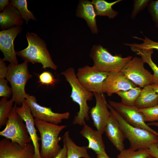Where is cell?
Instances as JSON below:
<instances>
[{"mask_svg":"<svg viewBox=\"0 0 158 158\" xmlns=\"http://www.w3.org/2000/svg\"><path fill=\"white\" fill-rule=\"evenodd\" d=\"M9 3V1L8 0H0V11L2 12L5 8L8 5Z\"/></svg>","mask_w":158,"mask_h":158,"instance_id":"74e56055","label":"cell"},{"mask_svg":"<svg viewBox=\"0 0 158 158\" xmlns=\"http://www.w3.org/2000/svg\"><path fill=\"white\" fill-rule=\"evenodd\" d=\"M109 73L99 71L94 66L85 65L78 69L76 75L80 83L88 91L102 93L103 83Z\"/></svg>","mask_w":158,"mask_h":158,"instance_id":"ba28073f","label":"cell"},{"mask_svg":"<svg viewBox=\"0 0 158 158\" xmlns=\"http://www.w3.org/2000/svg\"><path fill=\"white\" fill-rule=\"evenodd\" d=\"M20 12L9 3L0 13V29L7 28L13 26H21L23 23Z\"/></svg>","mask_w":158,"mask_h":158,"instance_id":"ffe728a7","label":"cell"},{"mask_svg":"<svg viewBox=\"0 0 158 158\" xmlns=\"http://www.w3.org/2000/svg\"><path fill=\"white\" fill-rule=\"evenodd\" d=\"M147 158H155L153 157L150 155Z\"/></svg>","mask_w":158,"mask_h":158,"instance_id":"b9f144b4","label":"cell"},{"mask_svg":"<svg viewBox=\"0 0 158 158\" xmlns=\"http://www.w3.org/2000/svg\"><path fill=\"white\" fill-rule=\"evenodd\" d=\"M80 133L88 141V145L86 147L87 149H92L97 155L106 154L102 134L101 133L93 130L85 123Z\"/></svg>","mask_w":158,"mask_h":158,"instance_id":"ac0fdd59","label":"cell"},{"mask_svg":"<svg viewBox=\"0 0 158 158\" xmlns=\"http://www.w3.org/2000/svg\"><path fill=\"white\" fill-rule=\"evenodd\" d=\"M151 85L153 89H154L155 91L156 92L158 96V85L153 84H151Z\"/></svg>","mask_w":158,"mask_h":158,"instance_id":"ab89813d","label":"cell"},{"mask_svg":"<svg viewBox=\"0 0 158 158\" xmlns=\"http://www.w3.org/2000/svg\"><path fill=\"white\" fill-rule=\"evenodd\" d=\"M13 99L2 97L0 100V128L6 126L13 107Z\"/></svg>","mask_w":158,"mask_h":158,"instance_id":"d4e9b609","label":"cell"},{"mask_svg":"<svg viewBox=\"0 0 158 158\" xmlns=\"http://www.w3.org/2000/svg\"><path fill=\"white\" fill-rule=\"evenodd\" d=\"M16 110L17 114L24 121L31 138L34 148V158H42L40 154L39 143L40 139L37 135L35 119L34 118L29 106L24 101L20 107H18L16 105Z\"/></svg>","mask_w":158,"mask_h":158,"instance_id":"2e32d148","label":"cell"},{"mask_svg":"<svg viewBox=\"0 0 158 158\" xmlns=\"http://www.w3.org/2000/svg\"><path fill=\"white\" fill-rule=\"evenodd\" d=\"M137 87L121 71L109 73L103 86V93L108 96L120 91H126Z\"/></svg>","mask_w":158,"mask_h":158,"instance_id":"9a60e30c","label":"cell"},{"mask_svg":"<svg viewBox=\"0 0 158 158\" xmlns=\"http://www.w3.org/2000/svg\"><path fill=\"white\" fill-rule=\"evenodd\" d=\"M53 158H67V149L64 144L57 155Z\"/></svg>","mask_w":158,"mask_h":158,"instance_id":"8d00e7d4","label":"cell"},{"mask_svg":"<svg viewBox=\"0 0 158 158\" xmlns=\"http://www.w3.org/2000/svg\"><path fill=\"white\" fill-rule=\"evenodd\" d=\"M150 155L155 158H158V143L151 145L148 148Z\"/></svg>","mask_w":158,"mask_h":158,"instance_id":"d590c367","label":"cell"},{"mask_svg":"<svg viewBox=\"0 0 158 158\" xmlns=\"http://www.w3.org/2000/svg\"><path fill=\"white\" fill-rule=\"evenodd\" d=\"M8 71V67L2 59H0V79L6 78Z\"/></svg>","mask_w":158,"mask_h":158,"instance_id":"e575fe53","label":"cell"},{"mask_svg":"<svg viewBox=\"0 0 158 158\" xmlns=\"http://www.w3.org/2000/svg\"><path fill=\"white\" fill-rule=\"evenodd\" d=\"M29 106L32 114L35 118L42 121L58 125L63 120L68 119L70 116L68 112L59 113L53 112L51 107L42 106L38 104L35 96L28 95L25 100Z\"/></svg>","mask_w":158,"mask_h":158,"instance_id":"8fae6325","label":"cell"},{"mask_svg":"<svg viewBox=\"0 0 158 158\" xmlns=\"http://www.w3.org/2000/svg\"><path fill=\"white\" fill-rule=\"evenodd\" d=\"M147 8L155 26L158 27V0H150Z\"/></svg>","mask_w":158,"mask_h":158,"instance_id":"1f68e13d","label":"cell"},{"mask_svg":"<svg viewBox=\"0 0 158 158\" xmlns=\"http://www.w3.org/2000/svg\"><path fill=\"white\" fill-rule=\"evenodd\" d=\"M61 74L64 76L71 87L70 97L79 106V110L74 117L73 123L83 126L85 123V120L87 121L90 119L88 113L90 108L87 102L92 99L94 94L88 91L80 83L73 68H68L62 72Z\"/></svg>","mask_w":158,"mask_h":158,"instance_id":"6da1fadb","label":"cell"},{"mask_svg":"<svg viewBox=\"0 0 158 158\" xmlns=\"http://www.w3.org/2000/svg\"><path fill=\"white\" fill-rule=\"evenodd\" d=\"M39 82L42 84L47 85H53L55 82L52 74L49 71H44L39 76Z\"/></svg>","mask_w":158,"mask_h":158,"instance_id":"836d02e7","label":"cell"},{"mask_svg":"<svg viewBox=\"0 0 158 158\" xmlns=\"http://www.w3.org/2000/svg\"><path fill=\"white\" fill-rule=\"evenodd\" d=\"M142 89L136 87L126 91H120L117 94L121 98V102L129 105H134Z\"/></svg>","mask_w":158,"mask_h":158,"instance_id":"4316f807","label":"cell"},{"mask_svg":"<svg viewBox=\"0 0 158 158\" xmlns=\"http://www.w3.org/2000/svg\"><path fill=\"white\" fill-rule=\"evenodd\" d=\"M62 138L67 149V158H91L86 147L77 145L70 138L69 131L65 133Z\"/></svg>","mask_w":158,"mask_h":158,"instance_id":"7402d4cb","label":"cell"},{"mask_svg":"<svg viewBox=\"0 0 158 158\" xmlns=\"http://www.w3.org/2000/svg\"><path fill=\"white\" fill-rule=\"evenodd\" d=\"M34 119L36 127L40 135L41 158H53L55 157L61 149L59 144L61 139L59 134L67 126L56 125Z\"/></svg>","mask_w":158,"mask_h":158,"instance_id":"277c9868","label":"cell"},{"mask_svg":"<svg viewBox=\"0 0 158 158\" xmlns=\"http://www.w3.org/2000/svg\"><path fill=\"white\" fill-rule=\"evenodd\" d=\"M150 0H134L133 8L130 15L132 19H134L139 13L147 6Z\"/></svg>","mask_w":158,"mask_h":158,"instance_id":"4dcf8cb0","label":"cell"},{"mask_svg":"<svg viewBox=\"0 0 158 158\" xmlns=\"http://www.w3.org/2000/svg\"><path fill=\"white\" fill-rule=\"evenodd\" d=\"M144 38L142 39L137 36L133 37L134 39L142 41L143 42L140 44L137 43H124L125 46L128 47L130 49H156L158 50V42L154 41L143 35Z\"/></svg>","mask_w":158,"mask_h":158,"instance_id":"83f0119b","label":"cell"},{"mask_svg":"<svg viewBox=\"0 0 158 158\" xmlns=\"http://www.w3.org/2000/svg\"><path fill=\"white\" fill-rule=\"evenodd\" d=\"M97 158H110L107 154L97 155Z\"/></svg>","mask_w":158,"mask_h":158,"instance_id":"f35d334b","label":"cell"},{"mask_svg":"<svg viewBox=\"0 0 158 158\" xmlns=\"http://www.w3.org/2000/svg\"><path fill=\"white\" fill-rule=\"evenodd\" d=\"M131 50L139 56L145 63L148 64L153 72V84L158 85V67L152 59L153 49H131Z\"/></svg>","mask_w":158,"mask_h":158,"instance_id":"cb8c5ba5","label":"cell"},{"mask_svg":"<svg viewBox=\"0 0 158 158\" xmlns=\"http://www.w3.org/2000/svg\"><path fill=\"white\" fill-rule=\"evenodd\" d=\"M149 155L148 149L134 150L129 148L121 151L117 158H147Z\"/></svg>","mask_w":158,"mask_h":158,"instance_id":"f1b7e54d","label":"cell"},{"mask_svg":"<svg viewBox=\"0 0 158 158\" xmlns=\"http://www.w3.org/2000/svg\"><path fill=\"white\" fill-rule=\"evenodd\" d=\"M22 28L15 26L0 32V49L3 53V60L10 63L18 64L13 42L17 36L21 31Z\"/></svg>","mask_w":158,"mask_h":158,"instance_id":"4fadbf2b","label":"cell"},{"mask_svg":"<svg viewBox=\"0 0 158 158\" xmlns=\"http://www.w3.org/2000/svg\"><path fill=\"white\" fill-rule=\"evenodd\" d=\"M26 37L28 43L27 47L16 51V55L32 64L41 63L43 68H50L56 70L57 66L52 61L44 40L32 32H27Z\"/></svg>","mask_w":158,"mask_h":158,"instance_id":"3957f363","label":"cell"},{"mask_svg":"<svg viewBox=\"0 0 158 158\" xmlns=\"http://www.w3.org/2000/svg\"><path fill=\"white\" fill-rule=\"evenodd\" d=\"M107 105L111 112L117 119L125 138L129 141L130 148L134 150L148 149L152 145L158 143V136L157 135L147 130L130 125L108 103Z\"/></svg>","mask_w":158,"mask_h":158,"instance_id":"7a4b0ae2","label":"cell"},{"mask_svg":"<svg viewBox=\"0 0 158 158\" xmlns=\"http://www.w3.org/2000/svg\"><path fill=\"white\" fill-rule=\"evenodd\" d=\"M158 96L151 85L142 88L134 106L139 109L152 107L158 104Z\"/></svg>","mask_w":158,"mask_h":158,"instance_id":"44dd1931","label":"cell"},{"mask_svg":"<svg viewBox=\"0 0 158 158\" xmlns=\"http://www.w3.org/2000/svg\"><path fill=\"white\" fill-rule=\"evenodd\" d=\"M76 15L78 17L85 20L93 33L97 34L98 32L96 19L97 15L92 2L87 0L80 1Z\"/></svg>","mask_w":158,"mask_h":158,"instance_id":"d6986e66","label":"cell"},{"mask_svg":"<svg viewBox=\"0 0 158 158\" xmlns=\"http://www.w3.org/2000/svg\"><path fill=\"white\" fill-rule=\"evenodd\" d=\"M90 56L93 61L94 66L99 71L109 73L121 71L132 58L131 56L123 58L119 55H113L99 44L93 46Z\"/></svg>","mask_w":158,"mask_h":158,"instance_id":"8992f818","label":"cell"},{"mask_svg":"<svg viewBox=\"0 0 158 158\" xmlns=\"http://www.w3.org/2000/svg\"><path fill=\"white\" fill-rule=\"evenodd\" d=\"M93 94L96 99V104L90 109L89 112L94 126L97 130L103 134L111 113L109 110L108 103L103 93Z\"/></svg>","mask_w":158,"mask_h":158,"instance_id":"7c38bea8","label":"cell"},{"mask_svg":"<svg viewBox=\"0 0 158 158\" xmlns=\"http://www.w3.org/2000/svg\"><path fill=\"white\" fill-rule=\"evenodd\" d=\"M145 63L141 58L134 57L121 70L127 78L141 88L153 84V75L145 69Z\"/></svg>","mask_w":158,"mask_h":158,"instance_id":"9c48e42d","label":"cell"},{"mask_svg":"<svg viewBox=\"0 0 158 158\" xmlns=\"http://www.w3.org/2000/svg\"><path fill=\"white\" fill-rule=\"evenodd\" d=\"M104 132L117 150L120 152L124 149L123 142L125 138L120 129L117 119L111 113Z\"/></svg>","mask_w":158,"mask_h":158,"instance_id":"e0dca14e","label":"cell"},{"mask_svg":"<svg viewBox=\"0 0 158 158\" xmlns=\"http://www.w3.org/2000/svg\"><path fill=\"white\" fill-rule=\"evenodd\" d=\"M147 125L149 126H153L158 128V121L149 123Z\"/></svg>","mask_w":158,"mask_h":158,"instance_id":"60d3db41","label":"cell"},{"mask_svg":"<svg viewBox=\"0 0 158 158\" xmlns=\"http://www.w3.org/2000/svg\"><path fill=\"white\" fill-rule=\"evenodd\" d=\"M8 82L5 78L0 79V97L8 98L12 94L11 88L9 87L7 85Z\"/></svg>","mask_w":158,"mask_h":158,"instance_id":"d6a6232c","label":"cell"},{"mask_svg":"<svg viewBox=\"0 0 158 158\" xmlns=\"http://www.w3.org/2000/svg\"><path fill=\"white\" fill-rule=\"evenodd\" d=\"M109 104L115 109L130 125L150 131L158 136V133L150 128L145 121L139 109L134 105L109 100Z\"/></svg>","mask_w":158,"mask_h":158,"instance_id":"30bf717a","label":"cell"},{"mask_svg":"<svg viewBox=\"0 0 158 158\" xmlns=\"http://www.w3.org/2000/svg\"><path fill=\"white\" fill-rule=\"evenodd\" d=\"M28 63L24 61L20 64L10 63L8 66L6 78L11 85V98L16 105L21 106L28 95L25 91V86L32 75L29 72Z\"/></svg>","mask_w":158,"mask_h":158,"instance_id":"5b68a950","label":"cell"},{"mask_svg":"<svg viewBox=\"0 0 158 158\" xmlns=\"http://www.w3.org/2000/svg\"><path fill=\"white\" fill-rule=\"evenodd\" d=\"M9 4L18 10L26 24L30 19L37 20L32 12L28 10L26 0H11L10 1Z\"/></svg>","mask_w":158,"mask_h":158,"instance_id":"484cf974","label":"cell"},{"mask_svg":"<svg viewBox=\"0 0 158 158\" xmlns=\"http://www.w3.org/2000/svg\"><path fill=\"white\" fill-rule=\"evenodd\" d=\"M121 1L117 0L109 2L104 0H93L92 3L97 16H106L109 19H113L118 15V12L113 10L112 7Z\"/></svg>","mask_w":158,"mask_h":158,"instance_id":"603a6c76","label":"cell"},{"mask_svg":"<svg viewBox=\"0 0 158 158\" xmlns=\"http://www.w3.org/2000/svg\"><path fill=\"white\" fill-rule=\"evenodd\" d=\"M16 106H13L6 127L0 132V135L24 147L32 141L24 121L16 111Z\"/></svg>","mask_w":158,"mask_h":158,"instance_id":"52a82bcc","label":"cell"},{"mask_svg":"<svg viewBox=\"0 0 158 158\" xmlns=\"http://www.w3.org/2000/svg\"><path fill=\"white\" fill-rule=\"evenodd\" d=\"M34 153L31 143L23 147L5 138L0 140V158H34Z\"/></svg>","mask_w":158,"mask_h":158,"instance_id":"5bb4252c","label":"cell"},{"mask_svg":"<svg viewBox=\"0 0 158 158\" xmlns=\"http://www.w3.org/2000/svg\"><path fill=\"white\" fill-rule=\"evenodd\" d=\"M145 122L158 121V105L145 109H139Z\"/></svg>","mask_w":158,"mask_h":158,"instance_id":"f546056e","label":"cell"}]
</instances>
